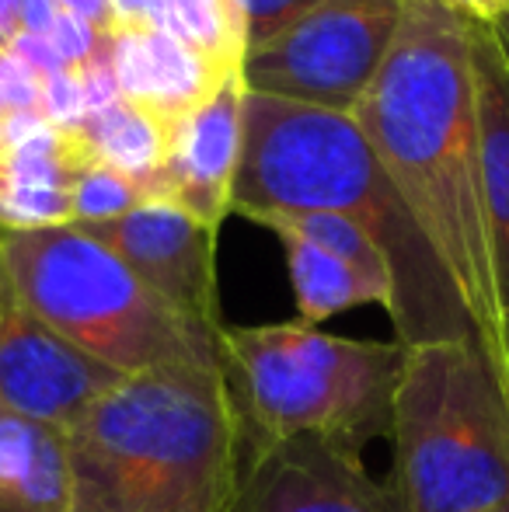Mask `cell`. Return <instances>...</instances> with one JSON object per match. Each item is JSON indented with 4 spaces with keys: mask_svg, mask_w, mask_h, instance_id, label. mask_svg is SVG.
I'll return each mask as SVG.
<instances>
[{
    "mask_svg": "<svg viewBox=\"0 0 509 512\" xmlns=\"http://www.w3.org/2000/svg\"><path fill=\"white\" fill-rule=\"evenodd\" d=\"M109 60L126 102L140 105L164 126L196 112L234 74L157 28H116L109 32Z\"/></svg>",
    "mask_w": 509,
    "mask_h": 512,
    "instance_id": "cell-12",
    "label": "cell"
},
{
    "mask_svg": "<svg viewBox=\"0 0 509 512\" xmlns=\"http://www.w3.org/2000/svg\"><path fill=\"white\" fill-rule=\"evenodd\" d=\"M339 213L363 227L391 265L394 342L405 349L450 338H475L447 269L387 178L353 115L279 102L245 91L241 164L231 213Z\"/></svg>",
    "mask_w": 509,
    "mask_h": 512,
    "instance_id": "cell-2",
    "label": "cell"
},
{
    "mask_svg": "<svg viewBox=\"0 0 509 512\" xmlns=\"http://www.w3.org/2000/svg\"><path fill=\"white\" fill-rule=\"evenodd\" d=\"M492 32V39H496V46H499V53H503V60H506V67H509V7H506V14L496 21V25L489 28Z\"/></svg>",
    "mask_w": 509,
    "mask_h": 512,
    "instance_id": "cell-33",
    "label": "cell"
},
{
    "mask_svg": "<svg viewBox=\"0 0 509 512\" xmlns=\"http://www.w3.org/2000/svg\"><path fill=\"white\" fill-rule=\"evenodd\" d=\"M499 512H509V509H499Z\"/></svg>",
    "mask_w": 509,
    "mask_h": 512,
    "instance_id": "cell-37",
    "label": "cell"
},
{
    "mask_svg": "<svg viewBox=\"0 0 509 512\" xmlns=\"http://www.w3.org/2000/svg\"><path fill=\"white\" fill-rule=\"evenodd\" d=\"M0 102L4 112L42 108V77L11 49H0Z\"/></svg>",
    "mask_w": 509,
    "mask_h": 512,
    "instance_id": "cell-24",
    "label": "cell"
},
{
    "mask_svg": "<svg viewBox=\"0 0 509 512\" xmlns=\"http://www.w3.org/2000/svg\"><path fill=\"white\" fill-rule=\"evenodd\" d=\"M234 4H238V14L245 21L248 53H258L272 39L290 32L300 18H307L321 0H234Z\"/></svg>",
    "mask_w": 509,
    "mask_h": 512,
    "instance_id": "cell-21",
    "label": "cell"
},
{
    "mask_svg": "<svg viewBox=\"0 0 509 512\" xmlns=\"http://www.w3.org/2000/svg\"><path fill=\"white\" fill-rule=\"evenodd\" d=\"M0 405L70 432L123 373L91 359L0 286Z\"/></svg>",
    "mask_w": 509,
    "mask_h": 512,
    "instance_id": "cell-9",
    "label": "cell"
},
{
    "mask_svg": "<svg viewBox=\"0 0 509 512\" xmlns=\"http://www.w3.org/2000/svg\"><path fill=\"white\" fill-rule=\"evenodd\" d=\"M391 443L405 512L509 509V380L482 342L405 349Z\"/></svg>",
    "mask_w": 509,
    "mask_h": 512,
    "instance_id": "cell-6",
    "label": "cell"
},
{
    "mask_svg": "<svg viewBox=\"0 0 509 512\" xmlns=\"http://www.w3.org/2000/svg\"><path fill=\"white\" fill-rule=\"evenodd\" d=\"M164 4H168V35L203 53L224 74H241L248 42L234 0H164Z\"/></svg>",
    "mask_w": 509,
    "mask_h": 512,
    "instance_id": "cell-19",
    "label": "cell"
},
{
    "mask_svg": "<svg viewBox=\"0 0 509 512\" xmlns=\"http://www.w3.org/2000/svg\"><path fill=\"white\" fill-rule=\"evenodd\" d=\"M231 512H405L391 485L367 471L360 453L325 439L241 443Z\"/></svg>",
    "mask_w": 509,
    "mask_h": 512,
    "instance_id": "cell-8",
    "label": "cell"
},
{
    "mask_svg": "<svg viewBox=\"0 0 509 512\" xmlns=\"http://www.w3.org/2000/svg\"><path fill=\"white\" fill-rule=\"evenodd\" d=\"M241 108L245 81L234 74L210 102L168 126L161 203H175L210 230H220L224 216L231 213L241 164Z\"/></svg>",
    "mask_w": 509,
    "mask_h": 512,
    "instance_id": "cell-11",
    "label": "cell"
},
{
    "mask_svg": "<svg viewBox=\"0 0 509 512\" xmlns=\"http://www.w3.org/2000/svg\"><path fill=\"white\" fill-rule=\"evenodd\" d=\"M408 0H321L241 63L245 91L353 115L401 32Z\"/></svg>",
    "mask_w": 509,
    "mask_h": 512,
    "instance_id": "cell-7",
    "label": "cell"
},
{
    "mask_svg": "<svg viewBox=\"0 0 509 512\" xmlns=\"http://www.w3.org/2000/svg\"><path fill=\"white\" fill-rule=\"evenodd\" d=\"M157 0H109L112 7V32L116 28H150Z\"/></svg>",
    "mask_w": 509,
    "mask_h": 512,
    "instance_id": "cell-30",
    "label": "cell"
},
{
    "mask_svg": "<svg viewBox=\"0 0 509 512\" xmlns=\"http://www.w3.org/2000/svg\"><path fill=\"white\" fill-rule=\"evenodd\" d=\"M123 258L171 307L210 328H224L217 290V230L175 203H143L105 223H74Z\"/></svg>",
    "mask_w": 509,
    "mask_h": 512,
    "instance_id": "cell-10",
    "label": "cell"
},
{
    "mask_svg": "<svg viewBox=\"0 0 509 512\" xmlns=\"http://www.w3.org/2000/svg\"><path fill=\"white\" fill-rule=\"evenodd\" d=\"M18 32V0H0V35L7 42Z\"/></svg>",
    "mask_w": 509,
    "mask_h": 512,
    "instance_id": "cell-32",
    "label": "cell"
},
{
    "mask_svg": "<svg viewBox=\"0 0 509 512\" xmlns=\"http://www.w3.org/2000/svg\"><path fill=\"white\" fill-rule=\"evenodd\" d=\"M42 115L56 129H81L88 122V98L77 81V70H60L42 81Z\"/></svg>",
    "mask_w": 509,
    "mask_h": 512,
    "instance_id": "cell-22",
    "label": "cell"
},
{
    "mask_svg": "<svg viewBox=\"0 0 509 512\" xmlns=\"http://www.w3.org/2000/svg\"><path fill=\"white\" fill-rule=\"evenodd\" d=\"M70 512H231L241 432L220 370L123 377L67 432Z\"/></svg>",
    "mask_w": 509,
    "mask_h": 512,
    "instance_id": "cell-3",
    "label": "cell"
},
{
    "mask_svg": "<svg viewBox=\"0 0 509 512\" xmlns=\"http://www.w3.org/2000/svg\"><path fill=\"white\" fill-rule=\"evenodd\" d=\"M0 286L109 370H220V331L157 297L81 227L0 234Z\"/></svg>",
    "mask_w": 509,
    "mask_h": 512,
    "instance_id": "cell-5",
    "label": "cell"
},
{
    "mask_svg": "<svg viewBox=\"0 0 509 512\" xmlns=\"http://www.w3.org/2000/svg\"><path fill=\"white\" fill-rule=\"evenodd\" d=\"M7 49H11L14 56H21V60H25L28 67L42 77V81H46V77H53V74H60V70H67V67H63V60H60V53L53 49V42H49V35L18 32L11 42H7Z\"/></svg>",
    "mask_w": 509,
    "mask_h": 512,
    "instance_id": "cell-26",
    "label": "cell"
},
{
    "mask_svg": "<svg viewBox=\"0 0 509 512\" xmlns=\"http://www.w3.org/2000/svg\"><path fill=\"white\" fill-rule=\"evenodd\" d=\"M443 4L450 7V11H457L464 21H471V25H496L499 18L506 14L509 0H443Z\"/></svg>",
    "mask_w": 509,
    "mask_h": 512,
    "instance_id": "cell-29",
    "label": "cell"
},
{
    "mask_svg": "<svg viewBox=\"0 0 509 512\" xmlns=\"http://www.w3.org/2000/svg\"><path fill=\"white\" fill-rule=\"evenodd\" d=\"M77 168L56 157H4L0 164V234H28L74 223Z\"/></svg>",
    "mask_w": 509,
    "mask_h": 512,
    "instance_id": "cell-15",
    "label": "cell"
},
{
    "mask_svg": "<svg viewBox=\"0 0 509 512\" xmlns=\"http://www.w3.org/2000/svg\"><path fill=\"white\" fill-rule=\"evenodd\" d=\"M81 136L88 140L98 164H109L119 175L133 178L147 189L150 203H161V168L168 150V126L161 119L119 98L105 112L88 115Z\"/></svg>",
    "mask_w": 509,
    "mask_h": 512,
    "instance_id": "cell-16",
    "label": "cell"
},
{
    "mask_svg": "<svg viewBox=\"0 0 509 512\" xmlns=\"http://www.w3.org/2000/svg\"><path fill=\"white\" fill-rule=\"evenodd\" d=\"M63 14H74V18L88 21L98 32H112V7L109 0H60Z\"/></svg>",
    "mask_w": 509,
    "mask_h": 512,
    "instance_id": "cell-31",
    "label": "cell"
},
{
    "mask_svg": "<svg viewBox=\"0 0 509 512\" xmlns=\"http://www.w3.org/2000/svg\"><path fill=\"white\" fill-rule=\"evenodd\" d=\"M286 251V269H290L293 297H297V321L318 328L321 321L342 314L349 307L363 304H381L387 310L384 293L374 283L360 276L353 265L342 258L328 255V251L314 248L311 241L297 234H276Z\"/></svg>",
    "mask_w": 509,
    "mask_h": 512,
    "instance_id": "cell-17",
    "label": "cell"
},
{
    "mask_svg": "<svg viewBox=\"0 0 509 512\" xmlns=\"http://www.w3.org/2000/svg\"><path fill=\"white\" fill-rule=\"evenodd\" d=\"M77 81L84 88V98H88V115L95 112H105L123 98L119 91V81H116V70H112V60H109V42L102 46V53L91 56L81 70H77Z\"/></svg>",
    "mask_w": 509,
    "mask_h": 512,
    "instance_id": "cell-25",
    "label": "cell"
},
{
    "mask_svg": "<svg viewBox=\"0 0 509 512\" xmlns=\"http://www.w3.org/2000/svg\"><path fill=\"white\" fill-rule=\"evenodd\" d=\"M0 115H4V102H0Z\"/></svg>",
    "mask_w": 509,
    "mask_h": 512,
    "instance_id": "cell-35",
    "label": "cell"
},
{
    "mask_svg": "<svg viewBox=\"0 0 509 512\" xmlns=\"http://www.w3.org/2000/svg\"><path fill=\"white\" fill-rule=\"evenodd\" d=\"M60 14V0H18V32L49 35Z\"/></svg>",
    "mask_w": 509,
    "mask_h": 512,
    "instance_id": "cell-28",
    "label": "cell"
},
{
    "mask_svg": "<svg viewBox=\"0 0 509 512\" xmlns=\"http://www.w3.org/2000/svg\"><path fill=\"white\" fill-rule=\"evenodd\" d=\"M353 119L509 380L485 230L471 21L443 0H408L391 56Z\"/></svg>",
    "mask_w": 509,
    "mask_h": 512,
    "instance_id": "cell-1",
    "label": "cell"
},
{
    "mask_svg": "<svg viewBox=\"0 0 509 512\" xmlns=\"http://www.w3.org/2000/svg\"><path fill=\"white\" fill-rule=\"evenodd\" d=\"M74 223H105L133 213L136 206L150 203L147 189L133 178L119 175L109 164H91L74 178ZM70 223V227H74Z\"/></svg>",
    "mask_w": 509,
    "mask_h": 512,
    "instance_id": "cell-20",
    "label": "cell"
},
{
    "mask_svg": "<svg viewBox=\"0 0 509 512\" xmlns=\"http://www.w3.org/2000/svg\"><path fill=\"white\" fill-rule=\"evenodd\" d=\"M67 432L0 405V512H70Z\"/></svg>",
    "mask_w": 509,
    "mask_h": 512,
    "instance_id": "cell-14",
    "label": "cell"
},
{
    "mask_svg": "<svg viewBox=\"0 0 509 512\" xmlns=\"http://www.w3.org/2000/svg\"><path fill=\"white\" fill-rule=\"evenodd\" d=\"M49 42H53V49L60 53L63 67L81 70L91 56L102 53V46L109 42V32H98V28H91L88 21L74 18V14H60L53 32H49Z\"/></svg>",
    "mask_w": 509,
    "mask_h": 512,
    "instance_id": "cell-23",
    "label": "cell"
},
{
    "mask_svg": "<svg viewBox=\"0 0 509 512\" xmlns=\"http://www.w3.org/2000/svg\"><path fill=\"white\" fill-rule=\"evenodd\" d=\"M0 317H4V307H0Z\"/></svg>",
    "mask_w": 509,
    "mask_h": 512,
    "instance_id": "cell-36",
    "label": "cell"
},
{
    "mask_svg": "<svg viewBox=\"0 0 509 512\" xmlns=\"http://www.w3.org/2000/svg\"><path fill=\"white\" fill-rule=\"evenodd\" d=\"M471 77H475L478 133H482V199L489 230L492 283L509 363V67L489 25H471Z\"/></svg>",
    "mask_w": 509,
    "mask_h": 512,
    "instance_id": "cell-13",
    "label": "cell"
},
{
    "mask_svg": "<svg viewBox=\"0 0 509 512\" xmlns=\"http://www.w3.org/2000/svg\"><path fill=\"white\" fill-rule=\"evenodd\" d=\"M252 223L272 230V234H297L304 241H311L314 248L328 251V255L342 258L346 265H353L367 283H374L387 300V314L394 304V283H391V265H387L384 251L374 244V237L363 227H356L353 220L339 213H258L252 216Z\"/></svg>",
    "mask_w": 509,
    "mask_h": 512,
    "instance_id": "cell-18",
    "label": "cell"
},
{
    "mask_svg": "<svg viewBox=\"0 0 509 512\" xmlns=\"http://www.w3.org/2000/svg\"><path fill=\"white\" fill-rule=\"evenodd\" d=\"M46 126V115L42 108H21V112H4L0 115V136H4L7 154L18 147H25L39 129Z\"/></svg>",
    "mask_w": 509,
    "mask_h": 512,
    "instance_id": "cell-27",
    "label": "cell"
},
{
    "mask_svg": "<svg viewBox=\"0 0 509 512\" xmlns=\"http://www.w3.org/2000/svg\"><path fill=\"white\" fill-rule=\"evenodd\" d=\"M401 363V342L328 335L304 321L220 331V377L241 443L311 436L363 453L374 439H391Z\"/></svg>",
    "mask_w": 509,
    "mask_h": 512,
    "instance_id": "cell-4",
    "label": "cell"
},
{
    "mask_svg": "<svg viewBox=\"0 0 509 512\" xmlns=\"http://www.w3.org/2000/svg\"><path fill=\"white\" fill-rule=\"evenodd\" d=\"M4 157H7V147H4V136H0V164H4Z\"/></svg>",
    "mask_w": 509,
    "mask_h": 512,
    "instance_id": "cell-34",
    "label": "cell"
}]
</instances>
